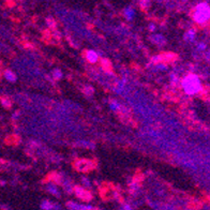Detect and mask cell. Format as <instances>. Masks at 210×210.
Wrapping results in <instances>:
<instances>
[{
	"mask_svg": "<svg viewBox=\"0 0 210 210\" xmlns=\"http://www.w3.org/2000/svg\"><path fill=\"white\" fill-rule=\"evenodd\" d=\"M183 88L186 90V93L189 95H194L196 92H198V90L201 89V83L199 80L195 75H190V76L186 77V80H183Z\"/></svg>",
	"mask_w": 210,
	"mask_h": 210,
	"instance_id": "cell-1",
	"label": "cell"
},
{
	"mask_svg": "<svg viewBox=\"0 0 210 210\" xmlns=\"http://www.w3.org/2000/svg\"><path fill=\"white\" fill-rule=\"evenodd\" d=\"M194 18L199 24H203L208 21L209 18V6L206 3H201L196 8V11L194 13Z\"/></svg>",
	"mask_w": 210,
	"mask_h": 210,
	"instance_id": "cell-2",
	"label": "cell"
},
{
	"mask_svg": "<svg viewBox=\"0 0 210 210\" xmlns=\"http://www.w3.org/2000/svg\"><path fill=\"white\" fill-rule=\"evenodd\" d=\"M93 166H95V164L89 160H80L76 162V168L82 171V172L89 171V169H91Z\"/></svg>",
	"mask_w": 210,
	"mask_h": 210,
	"instance_id": "cell-3",
	"label": "cell"
},
{
	"mask_svg": "<svg viewBox=\"0 0 210 210\" xmlns=\"http://www.w3.org/2000/svg\"><path fill=\"white\" fill-rule=\"evenodd\" d=\"M87 59H88L89 62H95L97 60H98V55L95 53V52H92V50H90V52H88L87 53Z\"/></svg>",
	"mask_w": 210,
	"mask_h": 210,
	"instance_id": "cell-4",
	"label": "cell"
},
{
	"mask_svg": "<svg viewBox=\"0 0 210 210\" xmlns=\"http://www.w3.org/2000/svg\"><path fill=\"white\" fill-rule=\"evenodd\" d=\"M125 14H127V17L128 18H132L134 15V11L132 9H128L127 11H125Z\"/></svg>",
	"mask_w": 210,
	"mask_h": 210,
	"instance_id": "cell-5",
	"label": "cell"
}]
</instances>
